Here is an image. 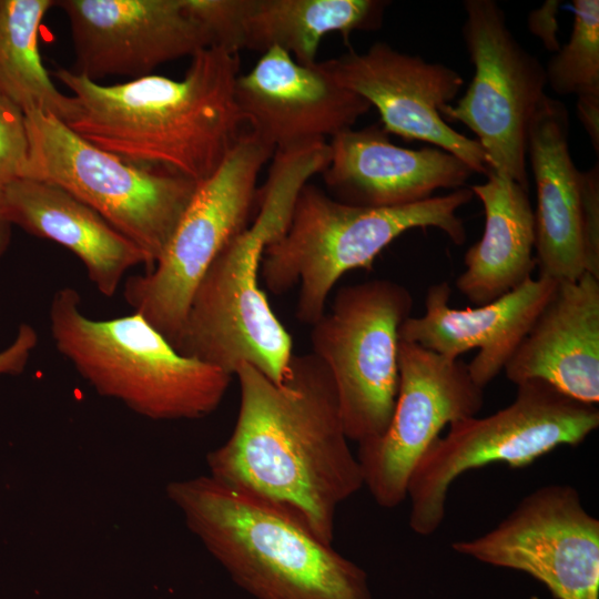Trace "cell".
<instances>
[{
  "mask_svg": "<svg viewBox=\"0 0 599 599\" xmlns=\"http://www.w3.org/2000/svg\"><path fill=\"white\" fill-rule=\"evenodd\" d=\"M241 400L227 440L207 455L210 476L293 515L332 544L342 502L362 487L332 376L313 354H293L284 380L235 372Z\"/></svg>",
  "mask_w": 599,
  "mask_h": 599,
  "instance_id": "obj_1",
  "label": "cell"
},
{
  "mask_svg": "<svg viewBox=\"0 0 599 599\" xmlns=\"http://www.w3.org/2000/svg\"><path fill=\"white\" fill-rule=\"evenodd\" d=\"M240 58L219 47L195 53L182 80L151 74L101 84L58 68L69 89L62 121L91 144L141 166L200 183L236 143L245 123L235 98Z\"/></svg>",
  "mask_w": 599,
  "mask_h": 599,
  "instance_id": "obj_2",
  "label": "cell"
},
{
  "mask_svg": "<svg viewBox=\"0 0 599 599\" xmlns=\"http://www.w3.org/2000/svg\"><path fill=\"white\" fill-rule=\"evenodd\" d=\"M324 156L315 148L277 151L252 225L217 255L196 286L173 347L234 376L247 364L282 383L293 356V343L260 286V265L267 243L287 226L295 200L322 171Z\"/></svg>",
  "mask_w": 599,
  "mask_h": 599,
  "instance_id": "obj_3",
  "label": "cell"
},
{
  "mask_svg": "<svg viewBox=\"0 0 599 599\" xmlns=\"http://www.w3.org/2000/svg\"><path fill=\"white\" fill-rule=\"evenodd\" d=\"M169 498L232 579L256 599H373L367 573L284 509L211 476Z\"/></svg>",
  "mask_w": 599,
  "mask_h": 599,
  "instance_id": "obj_4",
  "label": "cell"
},
{
  "mask_svg": "<svg viewBox=\"0 0 599 599\" xmlns=\"http://www.w3.org/2000/svg\"><path fill=\"white\" fill-rule=\"evenodd\" d=\"M473 197L470 189L460 187L412 204L362 207L306 183L286 229L263 251L260 277L276 295L298 285L296 317L313 325L325 313L337 281L352 270H370L382 251L404 232L436 227L456 245L464 244L466 230L457 211Z\"/></svg>",
  "mask_w": 599,
  "mask_h": 599,
  "instance_id": "obj_5",
  "label": "cell"
},
{
  "mask_svg": "<svg viewBox=\"0 0 599 599\" xmlns=\"http://www.w3.org/2000/svg\"><path fill=\"white\" fill-rule=\"evenodd\" d=\"M57 351L99 394L152 419H193L222 402L231 375L180 354L140 314L94 319L77 288H58L49 305Z\"/></svg>",
  "mask_w": 599,
  "mask_h": 599,
  "instance_id": "obj_6",
  "label": "cell"
},
{
  "mask_svg": "<svg viewBox=\"0 0 599 599\" xmlns=\"http://www.w3.org/2000/svg\"><path fill=\"white\" fill-rule=\"evenodd\" d=\"M599 427L597 405L570 398L542 380L517 385L514 402L486 417L451 423L415 465L406 488L409 527L437 531L450 485L464 473L501 463L526 467L560 446H577Z\"/></svg>",
  "mask_w": 599,
  "mask_h": 599,
  "instance_id": "obj_7",
  "label": "cell"
},
{
  "mask_svg": "<svg viewBox=\"0 0 599 599\" xmlns=\"http://www.w3.org/2000/svg\"><path fill=\"white\" fill-rule=\"evenodd\" d=\"M23 114L28 153L21 177L60 186L89 205L143 251L151 271L199 183L125 162L85 141L51 114Z\"/></svg>",
  "mask_w": 599,
  "mask_h": 599,
  "instance_id": "obj_8",
  "label": "cell"
},
{
  "mask_svg": "<svg viewBox=\"0 0 599 599\" xmlns=\"http://www.w3.org/2000/svg\"><path fill=\"white\" fill-rule=\"evenodd\" d=\"M273 155L257 135L243 132L219 169L197 184L153 268L125 281V302L172 345L205 272L248 226L260 172Z\"/></svg>",
  "mask_w": 599,
  "mask_h": 599,
  "instance_id": "obj_9",
  "label": "cell"
},
{
  "mask_svg": "<svg viewBox=\"0 0 599 599\" xmlns=\"http://www.w3.org/2000/svg\"><path fill=\"white\" fill-rule=\"evenodd\" d=\"M413 297L390 280L339 288L312 326L313 354L328 369L345 434L357 444L384 434L395 406L399 328Z\"/></svg>",
  "mask_w": 599,
  "mask_h": 599,
  "instance_id": "obj_10",
  "label": "cell"
},
{
  "mask_svg": "<svg viewBox=\"0 0 599 599\" xmlns=\"http://www.w3.org/2000/svg\"><path fill=\"white\" fill-rule=\"evenodd\" d=\"M464 9L463 38L475 73L464 95L440 115L476 134L489 171L529 191L528 133L546 95L545 67L517 41L497 2L466 0Z\"/></svg>",
  "mask_w": 599,
  "mask_h": 599,
  "instance_id": "obj_11",
  "label": "cell"
},
{
  "mask_svg": "<svg viewBox=\"0 0 599 599\" xmlns=\"http://www.w3.org/2000/svg\"><path fill=\"white\" fill-rule=\"evenodd\" d=\"M451 549L528 573L556 599H599V520L569 485L537 488L494 529Z\"/></svg>",
  "mask_w": 599,
  "mask_h": 599,
  "instance_id": "obj_12",
  "label": "cell"
},
{
  "mask_svg": "<svg viewBox=\"0 0 599 599\" xmlns=\"http://www.w3.org/2000/svg\"><path fill=\"white\" fill-rule=\"evenodd\" d=\"M398 373L396 402L386 430L358 444L356 454L363 484L383 508H395L406 499L415 465L441 430L476 416L484 405V388L459 359L450 361L399 339Z\"/></svg>",
  "mask_w": 599,
  "mask_h": 599,
  "instance_id": "obj_13",
  "label": "cell"
},
{
  "mask_svg": "<svg viewBox=\"0 0 599 599\" xmlns=\"http://www.w3.org/2000/svg\"><path fill=\"white\" fill-rule=\"evenodd\" d=\"M54 8L69 21L70 70L94 82L151 75L163 63L213 45L187 0H55Z\"/></svg>",
  "mask_w": 599,
  "mask_h": 599,
  "instance_id": "obj_14",
  "label": "cell"
},
{
  "mask_svg": "<svg viewBox=\"0 0 599 599\" xmlns=\"http://www.w3.org/2000/svg\"><path fill=\"white\" fill-rule=\"evenodd\" d=\"M324 62L343 87L376 108L389 134L429 143L463 160L474 173L487 175L478 141L454 130L440 115L464 84L456 70L380 41L365 52L348 51Z\"/></svg>",
  "mask_w": 599,
  "mask_h": 599,
  "instance_id": "obj_15",
  "label": "cell"
},
{
  "mask_svg": "<svg viewBox=\"0 0 599 599\" xmlns=\"http://www.w3.org/2000/svg\"><path fill=\"white\" fill-rule=\"evenodd\" d=\"M235 98L250 131L274 152L326 142L372 108L324 61L300 64L280 48L263 52L247 73L238 74Z\"/></svg>",
  "mask_w": 599,
  "mask_h": 599,
  "instance_id": "obj_16",
  "label": "cell"
},
{
  "mask_svg": "<svg viewBox=\"0 0 599 599\" xmlns=\"http://www.w3.org/2000/svg\"><path fill=\"white\" fill-rule=\"evenodd\" d=\"M328 146L323 181L333 199L354 206L420 202L436 190L463 187L474 173L463 160L436 146L412 150L394 144L379 123L347 129Z\"/></svg>",
  "mask_w": 599,
  "mask_h": 599,
  "instance_id": "obj_17",
  "label": "cell"
},
{
  "mask_svg": "<svg viewBox=\"0 0 599 599\" xmlns=\"http://www.w3.org/2000/svg\"><path fill=\"white\" fill-rule=\"evenodd\" d=\"M556 285L538 275L490 303L458 309L449 306V284H434L426 292L424 314L404 321L399 339L450 361L478 348L467 368L473 380L485 388L504 370Z\"/></svg>",
  "mask_w": 599,
  "mask_h": 599,
  "instance_id": "obj_18",
  "label": "cell"
},
{
  "mask_svg": "<svg viewBox=\"0 0 599 599\" xmlns=\"http://www.w3.org/2000/svg\"><path fill=\"white\" fill-rule=\"evenodd\" d=\"M504 372L515 385L542 380L570 398L597 405L599 278L585 272L575 282H557Z\"/></svg>",
  "mask_w": 599,
  "mask_h": 599,
  "instance_id": "obj_19",
  "label": "cell"
},
{
  "mask_svg": "<svg viewBox=\"0 0 599 599\" xmlns=\"http://www.w3.org/2000/svg\"><path fill=\"white\" fill-rule=\"evenodd\" d=\"M569 113L547 94L529 126L527 159L537 206L535 258L539 276L575 282L586 272L581 230L580 171L569 149Z\"/></svg>",
  "mask_w": 599,
  "mask_h": 599,
  "instance_id": "obj_20",
  "label": "cell"
},
{
  "mask_svg": "<svg viewBox=\"0 0 599 599\" xmlns=\"http://www.w3.org/2000/svg\"><path fill=\"white\" fill-rule=\"evenodd\" d=\"M6 209L12 226L73 253L90 282L106 297L116 293L130 270L139 265L150 270L139 246L60 186L19 177L7 190Z\"/></svg>",
  "mask_w": 599,
  "mask_h": 599,
  "instance_id": "obj_21",
  "label": "cell"
},
{
  "mask_svg": "<svg viewBox=\"0 0 599 599\" xmlns=\"http://www.w3.org/2000/svg\"><path fill=\"white\" fill-rule=\"evenodd\" d=\"M486 176V182L469 187L484 206V232L466 251L465 271L456 280L458 291L476 306L526 283L536 267L535 214L528 190L491 171Z\"/></svg>",
  "mask_w": 599,
  "mask_h": 599,
  "instance_id": "obj_22",
  "label": "cell"
},
{
  "mask_svg": "<svg viewBox=\"0 0 599 599\" xmlns=\"http://www.w3.org/2000/svg\"><path fill=\"white\" fill-rule=\"evenodd\" d=\"M388 6L386 0H244L240 51L280 48L312 65L323 37L378 30Z\"/></svg>",
  "mask_w": 599,
  "mask_h": 599,
  "instance_id": "obj_23",
  "label": "cell"
},
{
  "mask_svg": "<svg viewBox=\"0 0 599 599\" xmlns=\"http://www.w3.org/2000/svg\"><path fill=\"white\" fill-rule=\"evenodd\" d=\"M55 0H0V93L23 113L41 111L63 121L70 97L44 68L39 37Z\"/></svg>",
  "mask_w": 599,
  "mask_h": 599,
  "instance_id": "obj_24",
  "label": "cell"
},
{
  "mask_svg": "<svg viewBox=\"0 0 599 599\" xmlns=\"http://www.w3.org/2000/svg\"><path fill=\"white\" fill-rule=\"evenodd\" d=\"M568 42L545 67L547 84L559 95L599 90V1L573 0Z\"/></svg>",
  "mask_w": 599,
  "mask_h": 599,
  "instance_id": "obj_25",
  "label": "cell"
},
{
  "mask_svg": "<svg viewBox=\"0 0 599 599\" xmlns=\"http://www.w3.org/2000/svg\"><path fill=\"white\" fill-rule=\"evenodd\" d=\"M28 153L23 112L0 93V257L11 243L12 224L6 209L9 185L21 177Z\"/></svg>",
  "mask_w": 599,
  "mask_h": 599,
  "instance_id": "obj_26",
  "label": "cell"
},
{
  "mask_svg": "<svg viewBox=\"0 0 599 599\" xmlns=\"http://www.w3.org/2000/svg\"><path fill=\"white\" fill-rule=\"evenodd\" d=\"M581 230L586 272L599 278V165L580 171Z\"/></svg>",
  "mask_w": 599,
  "mask_h": 599,
  "instance_id": "obj_27",
  "label": "cell"
},
{
  "mask_svg": "<svg viewBox=\"0 0 599 599\" xmlns=\"http://www.w3.org/2000/svg\"><path fill=\"white\" fill-rule=\"evenodd\" d=\"M38 345V333L27 323L19 325L16 337L0 351V377L21 374Z\"/></svg>",
  "mask_w": 599,
  "mask_h": 599,
  "instance_id": "obj_28",
  "label": "cell"
},
{
  "mask_svg": "<svg viewBox=\"0 0 599 599\" xmlns=\"http://www.w3.org/2000/svg\"><path fill=\"white\" fill-rule=\"evenodd\" d=\"M561 1L547 0L541 7L532 10L528 16L530 33L538 37L546 50L555 53L560 44L557 38L559 24L557 20Z\"/></svg>",
  "mask_w": 599,
  "mask_h": 599,
  "instance_id": "obj_29",
  "label": "cell"
},
{
  "mask_svg": "<svg viewBox=\"0 0 599 599\" xmlns=\"http://www.w3.org/2000/svg\"><path fill=\"white\" fill-rule=\"evenodd\" d=\"M577 115L586 130L593 150L599 152V90L577 95Z\"/></svg>",
  "mask_w": 599,
  "mask_h": 599,
  "instance_id": "obj_30",
  "label": "cell"
}]
</instances>
